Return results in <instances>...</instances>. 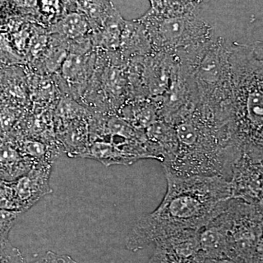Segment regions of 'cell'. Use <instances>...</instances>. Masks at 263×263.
Wrapping results in <instances>:
<instances>
[{
	"label": "cell",
	"mask_w": 263,
	"mask_h": 263,
	"mask_svg": "<svg viewBox=\"0 0 263 263\" xmlns=\"http://www.w3.org/2000/svg\"><path fill=\"white\" fill-rule=\"evenodd\" d=\"M165 176V196L156 210L133 227L127 238L129 250L136 252L182 232L198 231L232 198L229 181L220 176Z\"/></svg>",
	"instance_id": "6da1fadb"
},
{
	"label": "cell",
	"mask_w": 263,
	"mask_h": 263,
	"mask_svg": "<svg viewBox=\"0 0 263 263\" xmlns=\"http://www.w3.org/2000/svg\"><path fill=\"white\" fill-rule=\"evenodd\" d=\"M231 103L229 124L243 150H262V46H230Z\"/></svg>",
	"instance_id": "7a4b0ae2"
},
{
	"label": "cell",
	"mask_w": 263,
	"mask_h": 263,
	"mask_svg": "<svg viewBox=\"0 0 263 263\" xmlns=\"http://www.w3.org/2000/svg\"><path fill=\"white\" fill-rule=\"evenodd\" d=\"M139 20L155 53L175 57L212 39V27L194 10L165 13L151 9Z\"/></svg>",
	"instance_id": "3957f363"
},
{
	"label": "cell",
	"mask_w": 263,
	"mask_h": 263,
	"mask_svg": "<svg viewBox=\"0 0 263 263\" xmlns=\"http://www.w3.org/2000/svg\"><path fill=\"white\" fill-rule=\"evenodd\" d=\"M229 182L232 198L262 206V154L242 153L233 165Z\"/></svg>",
	"instance_id": "277c9868"
},
{
	"label": "cell",
	"mask_w": 263,
	"mask_h": 263,
	"mask_svg": "<svg viewBox=\"0 0 263 263\" xmlns=\"http://www.w3.org/2000/svg\"><path fill=\"white\" fill-rule=\"evenodd\" d=\"M41 171L30 173L15 183L14 188H11L12 193L16 205L17 211H25L33 204L48 193V175Z\"/></svg>",
	"instance_id": "5b68a950"
},
{
	"label": "cell",
	"mask_w": 263,
	"mask_h": 263,
	"mask_svg": "<svg viewBox=\"0 0 263 263\" xmlns=\"http://www.w3.org/2000/svg\"><path fill=\"white\" fill-rule=\"evenodd\" d=\"M76 10L87 18L95 32L119 13L110 0H76Z\"/></svg>",
	"instance_id": "8992f818"
},
{
	"label": "cell",
	"mask_w": 263,
	"mask_h": 263,
	"mask_svg": "<svg viewBox=\"0 0 263 263\" xmlns=\"http://www.w3.org/2000/svg\"><path fill=\"white\" fill-rule=\"evenodd\" d=\"M92 31L89 20L79 10L66 13L53 26V32L67 39H82Z\"/></svg>",
	"instance_id": "52a82bcc"
},
{
	"label": "cell",
	"mask_w": 263,
	"mask_h": 263,
	"mask_svg": "<svg viewBox=\"0 0 263 263\" xmlns=\"http://www.w3.org/2000/svg\"><path fill=\"white\" fill-rule=\"evenodd\" d=\"M89 63L90 57L86 53H71L62 64V76L70 84H84L89 73Z\"/></svg>",
	"instance_id": "ba28073f"
},
{
	"label": "cell",
	"mask_w": 263,
	"mask_h": 263,
	"mask_svg": "<svg viewBox=\"0 0 263 263\" xmlns=\"http://www.w3.org/2000/svg\"><path fill=\"white\" fill-rule=\"evenodd\" d=\"M23 212L0 209V241L8 239L10 230L18 222Z\"/></svg>",
	"instance_id": "9c48e42d"
},
{
	"label": "cell",
	"mask_w": 263,
	"mask_h": 263,
	"mask_svg": "<svg viewBox=\"0 0 263 263\" xmlns=\"http://www.w3.org/2000/svg\"><path fill=\"white\" fill-rule=\"evenodd\" d=\"M0 263H26L23 255L8 239L0 241Z\"/></svg>",
	"instance_id": "30bf717a"
},
{
	"label": "cell",
	"mask_w": 263,
	"mask_h": 263,
	"mask_svg": "<svg viewBox=\"0 0 263 263\" xmlns=\"http://www.w3.org/2000/svg\"><path fill=\"white\" fill-rule=\"evenodd\" d=\"M31 263H78L72 257L65 254H57L48 251L41 258Z\"/></svg>",
	"instance_id": "8fae6325"
},
{
	"label": "cell",
	"mask_w": 263,
	"mask_h": 263,
	"mask_svg": "<svg viewBox=\"0 0 263 263\" xmlns=\"http://www.w3.org/2000/svg\"><path fill=\"white\" fill-rule=\"evenodd\" d=\"M18 5L25 8H33L37 6L38 0H16Z\"/></svg>",
	"instance_id": "7c38bea8"
},
{
	"label": "cell",
	"mask_w": 263,
	"mask_h": 263,
	"mask_svg": "<svg viewBox=\"0 0 263 263\" xmlns=\"http://www.w3.org/2000/svg\"><path fill=\"white\" fill-rule=\"evenodd\" d=\"M60 1L68 8H72V10H76V0H60Z\"/></svg>",
	"instance_id": "4fadbf2b"
},
{
	"label": "cell",
	"mask_w": 263,
	"mask_h": 263,
	"mask_svg": "<svg viewBox=\"0 0 263 263\" xmlns=\"http://www.w3.org/2000/svg\"><path fill=\"white\" fill-rule=\"evenodd\" d=\"M210 263H235L228 259H211Z\"/></svg>",
	"instance_id": "5bb4252c"
}]
</instances>
